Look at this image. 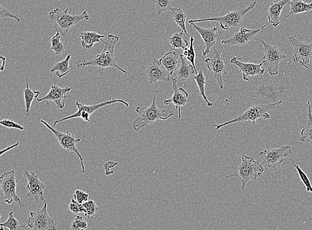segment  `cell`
<instances>
[{"label":"cell","instance_id":"6da1fadb","mask_svg":"<svg viewBox=\"0 0 312 230\" xmlns=\"http://www.w3.org/2000/svg\"><path fill=\"white\" fill-rule=\"evenodd\" d=\"M119 40L118 36L110 34L106 41L102 40L104 44V49L100 54L95 56L93 59L89 61L80 59V61H77V66L78 68H85L87 66L97 67L101 74L107 68H113L117 69L123 74H127V71L124 70L117 64L118 59L115 54V47Z\"/></svg>","mask_w":312,"mask_h":230},{"label":"cell","instance_id":"7a4b0ae2","mask_svg":"<svg viewBox=\"0 0 312 230\" xmlns=\"http://www.w3.org/2000/svg\"><path fill=\"white\" fill-rule=\"evenodd\" d=\"M159 92V91L155 92L153 102L150 106L136 107L135 111L138 114V117L132 122V128L136 132H138L143 128L148 127L149 125L153 124L157 120H166L175 115L174 113L168 109L158 108L156 104V98Z\"/></svg>","mask_w":312,"mask_h":230},{"label":"cell","instance_id":"3957f363","mask_svg":"<svg viewBox=\"0 0 312 230\" xmlns=\"http://www.w3.org/2000/svg\"><path fill=\"white\" fill-rule=\"evenodd\" d=\"M241 157H242V162L238 166L229 168L234 170L232 174L225 176L223 179L219 180V182L231 177L238 178L242 181V185L240 192L242 193L249 181L257 180L262 175L264 172V168L253 157L247 156L245 154H242Z\"/></svg>","mask_w":312,"mask_h":230},{"label":"cell","instance_id":"277c9868","mask_svg":"<svg viewBox=\"0 0 312 230\" xmlns=\"http://www.w3.org/2000/svg\"><path fill=\"white\" fill-rule=\"evenodd\" d=\"M281 102L270 103V104H256L250 107L242 115L238 116L235 119L228 120L227 122H224L221 124H215L216 130H219L224 126L229 125L233 123H238V122H252L255 124L256 122H261L263 120L270 119V115L268 113V111L274 109L276 105L281 104Z\"/></svg>","mask_w":312,"mask_h":230},{"label":"cell","instance_id":"5b68a950","mask_svg":"<svg viewBox=\"0 0 312 230\" xmlns=\"http://www.w3.org/2000/svg\"><path fill=\"white\" fill-rule=\"evenodd\" d=\"M49 19L57 23V29L61 36L67 37L68 31L74 25L78 24L81 21H89L91 17L87 11H84L81 14L76 15L74 12L71 14L69 9L61 10L59 8L51 11L48 14Z\"/></svg>","mask_w":312,"mask_h":230},{"label":"cell","instance_id":"8992f818","mask_svg":"<svg viewBox=\"0 0 312 230\" xmlns=\"http://www.w3.org/2000/svg\"><path fill=\"white\" fill-rule=\"evenodd\" d=\"M256 4H257L256 2H254L247 8L238 11H232L223 16L201 19H191L189 21V23L191 24V23L204 22V21H214V22L215 21V22L220 23V26L222 29H231L233 28L238 27L242 24L244 17L250 11L253 10L256 7Z\"/></svg>","mask_w":312,"mask_h":230},{"label":"cell","instance_id":"52a82bcc","mask_svg":"<svg viewBox=\"0 0 312 230\" xmlns=\"http://www.w3.org/2000/svg\"><path fill=\"white\" fill-rule=\"evenodd\" d=\"M24 178L17 179L16 171L14 169L6 172L0 177V189L4 193V202L8 204H12L14 202L18 204L20 207H23L24 203L21 201L16 193L17 183Z\"/></svg>","mask_w":312,"mask_h":230},{"label":"cell","instance_id":"ba28073f","mask_svg":"<svg viewBox=\"0 0 312 230\" xmlns=\"http://www.w3.org/2000/svg\"><path fill=\"white\" fill-rule=\"evenodd\" d=\"M254 40L261 43L264 46L265 53L262 57L263 63L268 70L269 74L271 76H275L279 74L281 61L282 59L288 58V56L282 53L276 46H271L260 39L254 38Z\"/></svg>","mask_w":312,"mask_h":230},{"label":"cell","instance_id":"9c48e42d","mask_svg":"<svg viewBox=\"0 0 312 230\" xmlns=\"http://www.w3.org/2000/svg\"><path fill=\"white\" fill-rule=\"evenodd\" d=\"M210 57L204 60L208 70L210 71L214 78L217 81L218 84L221 89H224L223 75L228 74L226 72V60L224 53L217 49H214L213 53H210Z\"/></svg>","mask_w":312,"mask_h":230},{"label":"cell","instance_id":"30bf717a","mask_svg":"<svg viewBox=\"0 0 312 230\" xmlns=\"http://www.w3.org/2000/svg\"><path fill=\"white\" fill-rule=\"evenodd\" d=\"M122 103V104L125 105L127 107H129V103L122 100H111L98 103V104L91 105H83L82 103L77 102L76 107L78 109V112L73 114L72 115L68 116L67 117L56 120L54 122V126H56L57 124L59 123V122L72 119H76V118H81L85 121L90 122V117L94 112L99 110L102 107L109 106V105L115 104V103Z\"/></svg>","mask_w":312,"mask_h":230},{"label":"cell","instance_id":"8fae6325","mask_svg":"<svg viewBox=\"0 0 312 230\" xmlns=\"http://www.w3.org/2000/svg\"><path fill=\"white\" fill-rule=\"evenodd\" d=\"M289 154L293 156L291 147L286 145L263 150L258 153V156L261 157L265 167L268 169L276 170L284 162V158Z\"/></svg>","mask_w":312,"mask_h":230},{"label":"cell","instance_id":"7c38bea8","mask_svg":"<svg viewBox=\"0 0 312 230\" xmlns=\"http://www.w3.org/2000/svg\"><path fill=\"white\" fill-rule=\"evenodd\" d=\"M40 122L44 124L47 128L50 129L51 132L54 134L57 141H58L59 143L60 144L63 149H65L67 152H74V153L78 155V158L80 159L83 172L85 173L84 161H83V157L76 147L77 144L81 141V139H76L74 135L71 133L70 131L67 130L66 133H61L60 131L57 130L56 129L52 127L50 124H48V122L44 120H41Z\"/></svg>","mask_w":312,"mask_h":230},{"label":"cell","instance_id":"4fadbf2b","mask_svg":"<svg viewBox=\"0 0 312 230\" xmlns=\"http://www.w3.org/2000/svg\"><path fill=\"white\" fill-rule=\"evenodd\" d=\"M44 204V207L40 211L29 212L30 216L27 220V225L32 230H57L54 219L48 214L46 202Z\"/></svg>","mask_w":312,"mask_h":230},{"label":"cell","instance_id":"5bb4252c","mask_svg":"<svg viewBox=\"0 0 312 230\" xmlns=\"http://www.w3.org/2000/svg\"><path fill=\"white\" fill-rule=\"evenodd\" d=\"M288 40L294 47L293 61L300 63L305 69H309L312 57V40L310 42H307L294 37H289Z\"/></svg>","mask_w":312,"mask_h":230},{"label":"cell","instance_id":"9a60e30c","mask_svg":"<svg viewBox=\"0 0 312 230\" xmlns=\"http://www.w3.org/2000/svg\"><path fill=\"white\" fill-rule=\"evenodd\" d=\"M24 177L27 180V198L29 201H33L36 204L46 203L44 196L46 186L41 181L39 176L35 173H29L28 171H25Z\"/></svg>","mask_w":312,"mask_h":230},{"label":"cell","instance_id":"2e32d148","mask_svg":"<svg viewBox=\"0 0 312 230\" xmlns=\"http://www.w3.org/2000/svg\"><path fill=\"white\" fill-rule=\"evenodd\" d=\"M230 63L234 64L239 70L235 75V79L240 73H242L243 80L245 81H250L251 77L258 75L262 79L263 75L266 71L264 68H262V65L264 64L262 61L258 64L245 63L242 61V57H233L230 60Z\"/></svg>","mask_w":312,"mask_h":230},{"label":"cell","instance_id":"e0dca14e","mask_svg":"<svg viewBox=\"0 0 312 230\" xmlns=\"http://www.w3.org/2000/svg\"><path fill=\"white\" fill-rule=\"evenodd\" d=\"M191 30L192 27H194L196 31L201 36L204 41L205 47L202 49V56L204 57L207 55L210 54L211 50L214 46L217 44L218 41H221L222 34L217 27L213 28H202L197 26L195 23H191Z\"/></svg>","mask_w":312,"mask_h":230},{"label":"cell","instance_id":"ac0fdd59","mask_svg":"<svg viewBox=\"0 0 312 230\" xmlns=\"http://www.w3.org/2000/svg\"><path fill=\"white\" fill-rule=\"evenodd\" d=\"M269 24V23L263 25L261 28L258 29H249L245 27H241L238 32H236L231 38L228 40H222L221 44L222 45H227V46H243L254 40V37L259 32Z\"/></svg>","mask_w":312,"mask_h":230},{"label":"cell","instance_id":"d6986e66","mask_svg":"<svg viewBox=\"0 0 312 230\" xmlns=\"http://www.w3.org/2000/svg\"><path fill=\"white\" fill-rule=\"evenodd\" d=\"M172 80L173 88L172 97L164 100L163 103L166 105H174L177 110H178L179 119H181L182 118V107H185V110L189 113V111L187 108V104L189 102V93L183 88L177 87V79L176 78L172 77Z\"/></svg>","mask_w":312,"mask_h":230},{"label":"cell","instance_id":"ffe728a7","mask_svg":"<svg viewBox=\"0 0 312 230\" xmlns=\"http://www.w3.org/2000/svg\"><path fill=\"white\" fill-rule=\"evenodd\" d=\"M146 75L151 85L157 81L168 82L171 79V75L168 74L167 71L160 63L159 60L156 58L151 60L150 64L147 68Z\"/></svg>","mask_w":312,"mask_h":230},{"label":"cell","instance_id":"44dd1931","mask_svg":"<svg viewBox=\"0 0 312 230\" xmlns=\"http://www.w3.org/2000/svg\"><path fill=\"white\" fill-rule=\"evenodd\" d=\"M72 88L61 87L57 84H53L51 86L50 92L43 98H38V102H42L43 101H51L54 102L56 105L57 108L63 109L65 107V102L67 98V93L71 91Z\"/></svg>","mask_w":312,"mask_h":230},{"label":"cell","instance_id":"7402d4cb","mask_svg":"<svg viewBox=\"0 0 312 230\" xmlns=\"http://www.w3.org/2000/svg\"><path fill=\"white\" fill-rule=\"evenodd\" d=\"M290 2V0H281L270 4L268 9L267 18L268 19V23L272 24L273 27H277L281 24L282 10L284 6L289 4Z\"/></svg>","mask_w":312,"mask_h":230},{"label":"cell","instance_id":"603a6c76","mask_svg":"<svg viewBox=\"0 0 312 230\" xmlns=\"http://www.w3.org/2000/svg\"><path fill=\"white\" fill-rule=\"evenodd\" d=\"M159 62L168 74L172 75L179 70V63H181L180 55L175 51H169L159 59Z\"/></svg>","mask_w":312,"mask_h":230},{"label":"cell","instance_id":"cb8c5ba5","mask_svg":"<svg viewBox=\"0 0 312 230\" xmlns=\"http://www.w3.org/2000/svg\"><path fill=\"white\" fill-rule=\"evenodd\" d=\"M288 4L290 6V11L285 17L286 19L297 14L306 15L312 11V2L307 3L305 0H290Z\"/></svg>","mask_w":312,"mask_h":230},{"label":"cell","instance_id":"d4e9b609","mask_svg":"<svg viewBox=\"0 0 312 230\" xmlns=\"http://www.w3.org/2000/svg\"><path fill=\"white\" fill-rule=\"evenodd\" d=\"M181 65L179 70H177V76L182 81L189 80L190 79H193L196 76V74L194 67L191 63H188L183 54H180Z\"/></svg>","mask_w":312,"mask_h":230},{"label":"cell","instance_id":"484cf974","mask_svg":"<svg viewBox=\"0 0 312 230\" xmlns=\"http://www.w3.org/2000/svg\"><path fill=\"white\" fill-rule=\"evenodd\" d=\"M105 36L96 31H85L80 34L81 44L83 48L90 50L94 45L102 41Z\"/></svg>","mask_w":312,"mask_h":230},{"label":"cell","instance_id":"4316f807","mask_svg":"<svg viewBox=\"0 0 312 230\" xmlns=\"http://www.w3.org/2000/svg\"><path fill=\"white\" fill-rule=\"evenodd\" d=\"M189 34H186L183 31L177 32L169 38L170 46L174 49H183L185 50L189 47Z\"/></svg>","mask_w":312,"mask_h":230},{"label":"cell","instance_id":"83f0119b","mask_svg":"<svg viewBox=\"0 0 312 230\" xmlns=\"http://www.w3.org/2000/svg\"><path fill=\"white\" fill-rule=\"evenodd\" d=\"M25 89L23 91V96H24V102L25 105V110H26V115L29 116L31 114V107L32 102L34 100L39 98L41 92L39 91H33L29 88L28 79H25Z\"/></svg>","mask_w":312,"mask_h":230},{"label":"cell","instance_id":"f1b7e54d","mask_svg":"<svg viewBox=\"0 0 312 230\" xmlns=\"http://www.w3.org/2000/svg\"><path fill=\"white\" fill-rule=\"evenodd\" d=\"M308 112H307V125L302 128L300 133V140L304 143H310L312 146V112L310 102H307Z\"/></svg>","mask_w":312,"mask_h":230},{"label":"cell","instance_id":"f546056e","mask_svg":"<svg viewBox=\"0 0 312 230\" xmlns=\"http://www.w3.org/2000/svg\"><path fill=\"white\" fill-rule=\"evenodd\" d=\"M72 55H68L63 61L57 62L53 64L51 69V73H55L59 79L62 78L70 72V63Z\"/></svg>","mask_w":312,"mask_h":230},{"label":"cell","instance_id":"4dcf8cb0","mask_svg":"<svg viewBox=\"0 0 312 230\" xmlns=\"http://www.w3.org/2000/svg\"><path fill=\"white\" fill-rule=\"evenodd\" d=\"M194 81H196V84L199 89L200 95L202 96L203 100L206 102L207 106L211 107L213 106V103L209 102L208 98L206 95V92H205V85H206V78L204 75L202 70H200L198 72V74L196 76L194 77Z\"/></svg>","mask_w":312,"mask_h":230},{"label":"cell","instance_id":"1f68e13d","mask_svg":"<svg viewBox=\"0 0 312 230\" xmlns=\"http://www.w3.org/2000/svg\"><path fill=\"white\" fill-rule=\"evenodd\" d=\"M171 16L176 24L181 28L182 31L188 34L187 27H186L187 16L183 10L182 8H173L171 10Z\"/></svg>","mask_w":312,"mask_h":230},{"label":"cell","instance_id":"d6a6232c","mask_svg":"<svg viewBox=\"0 0 312 230\" xmlns=\"http://www.w3.org/2000/svg\"><path fill=\"white\" fill-rule=\"evenodd\" d=\"M61 34L58 30H56V34L53 36L51 40V49L54 51L55 54L61 55L65 52L67 44L61 42Z\"/></svg>","mask_w":312,"mask_h":230},{"label":"cell","instance_id":"836d02e7","mask_svg":"<svg viewBox=\"0 0 312 230\" xmlns=\"http://www.w3.org/2000/svg\"><path fill=\"white\" fill-rule=\"evenodd\" d=\"M194 38L193 36H191L190 39V46L189 48L184 50L183 54L184 57L188 61L191 62L192 66L194 67V70H195L196 74H198L197 70H196L195 65V60L196 57L195 49L194 47Z\"/></svg>","mask_w":312,"mask_h":230},{"label":"cell","instance_id":"e575fe53","mask_svg":"<svg viewBox=\"0 0 312 230\" xmlns=\"http://www.w3.org/2000/svg\"><path fill=\"white\" fill-rule=\"evenodd\" d=\"M1 226L7 227L10 230H21L22 227H25L23 223L19 221L14 216V212H11L8 215L7 221L4 223H0Z\"/></svg>","mask_w":312,"mask_h":230},{"label":"cell","instance_id":"d590c367","mask_svg":"<svg viewBox=\"0 0 312 230\" xmlns=\"http://www.w3.org/2000/svg\"><path fill=\"white\" fill-rule=\"evenodd\" d=\"M157 14H163L164 12L171 11L172 9L173 2L172 0H153Z\"/></svg>","mask_w":312,"mask_h":230},{"label":"cell","instance_id":"8d00e7d4","mask_svg":"<svg viewBox=\"0 0 312 230\" xmlns=\"http://www.w3.org/2000/svg\"><path fill=\"white\" fill-rule=\"evenodd\" d=\"M292 162L293 165H294L295 169L298 171L299 176H300L301 180L305 185V188H306L307 192H310L312 193V185L310 182V180L308 178V176L303 171V170L301 169V167L298 165H296V162L294 160V155L292 156Z\"/></svg>","mask_w":312,"mask_h":230},{"label":"cell","instance_id":"74e56055","mask_svg":"<svg viewBox=\"0 0 312 230\" xmlns=\"http://www.w3.org/2000/svg\"><path fill=\"white\" fill-rule=\"evenodd\" d=\"M83 206H84L85 210H86V213H85V216L87 217V218L91 220L93 218L96 213L99 210V207H98L97 204L95 203V201L93 200L87 201L86 203H83Z\"/></svg>","mask_w":312,"mask_h":230},{"label":"cell","instance_id":"f35d334b","mask_svg":"<svg viewBox=\"0 0 312 230\" xmlns=\"http://www.w3.org/2000/svg\"><path fill=\"white\" fill-rule=\"evenodd\" d=\"M88 227L87 222L84 218L81 216H77L74 219L71 226V230H85Z\"/></svg>","mask_w":312,"mask_h":230},{"label":"cell","instance_id":"ab89813d","mask_svg":"<svg viewBox=\"0 0 312 230\" xmlns=\"http://www.w3.org/2000/svg\"><path fill=\"white\" fill-rule=\"evenodd\" d=\"M70 209L74 214H78V213L84 212L86 213V210L83 206V204L79 203L76 200L72 199L69 206Z\"/></svg>","mask_w":312,"mask_h":230},{"label":"cell","instance_id":"60d3db41","mask_svg":"<svg viewBox=\"0 0 312 230\" xmlns=\"http://www.w3.org/2000/svg\"><path fill=\"white\" fill-rule=\"evenodd\" d=\"M89 193L85 192L84 191L80 190L79 187L74 193V199L76 200L79 203L83 204L88 201Z\"/></svg>","mask_w":312,"mask_h":230},{"label":"cell","instance_id":"b9f144b4","mask_svg":"<svg viewBox=\"0 0 312 230\" xmlns=\"http://www.w3.org/2000/svg\"><path fill=\"white\" fill-rule=\"evenodd\" d=\"M0 11H1L0 17H1L2 19L4 18H12L16 19L17 22H20L21 19L19 18L18 16L9 12V11L6 9V8H4L2 5H0Z\"/></svg>","mask_w":312,"mask_h":230},{"label":"cell","instance_id":"7bdbcfd3","mask_svg":"<svg viewBox=\"0 0 312 230\" xmlns=\"http://www.w3.org/2000/svg\"><path fill=\"white\" fill-rule=\"evenodd\" d=\"M0 124H1L3 126H5V127L10 128H16L20 130H24V127H23V126H21V124L16 123V122H14V120H2L1 121H0Z\"/></svg>","mask_w":312,"mask_h":230},{"label":"cell","instance_id":"ee69618b","mask_svg":"<svg viewBox=\"0 0 312 230\" xmlns=\"http://www.w3.org/2000/svg\"><path fill=\"white\" fill-rule=\"evenodd\" d=\"M118 164V163L115 162H107L106 165H105V170H106V175L107 176H109L110 175H112L114 172L113 171H111V167H114L116 166V165Z\"/></svg>","mask_w":312,"mask_h":230},{"label":"cell","instance_id":"f6af8a7d","mask_svg":"<svg viewBox=\"0 0 312 230\" xmlns=\"http://www.w3.org/2000/svg\"><path fill=\"white\" fill-rule=\"evenodd\" d=\"M19 145H20V142H17V143L14 144V145L10 146V147L5 148V149L2 150L1 152H0V156H2V154L5 153L6 152L9 151V150L13 149V148L18 147Z\"/></svg>","mask_w":312,"mask_h":230},{"label":"cell","instance_id":"bcb514c9","mask_svg":"<svg viewBox=\"0 0 312 230\" xmlns=\"http://www.w3.org/2000/svg\"><path fill=\"white\" fill-rule=\"evenodd\" d=\"M1 60H2L1 71L2 72H3V71L5 70L6 57H4V56H2Z\"/></svg>","mask_w":312,"mask_h":230},{"label":"cell","instance_id":"7dc6e473","mask_svg":"<svg viewBox=\"0 0 312 230\" xmlns=\"http://www.w3.org/2000/svg\"><path fill=\"white\" fill-rule=\"evenodd\" d=\"M0 230H4V227L3 226H1V229H0Z\"/></svg>","mask_w":312,"mask_h":230}]
</instances>
